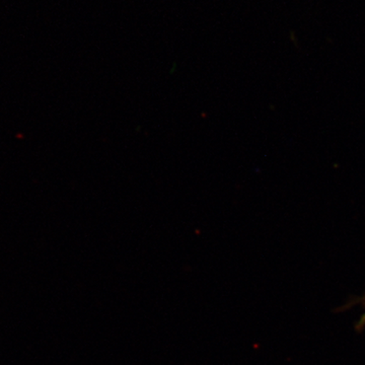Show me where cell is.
I'll return each instance as SVG.
<instances>
[{"mask_svg": "<svg viewBox=\"0 0 365 365\" xmlns=\"http://www.w3.org/2000/svg\"><path fill=\"white\" fill-rule=\"evenodd\" d=\"M364 319V323H365V316L364 317V319Z\"/></svg>", "mask_w": 365, "mask_h": 365, "instance_id": "6da1fadb", "label": "cell"}]
</instances>
